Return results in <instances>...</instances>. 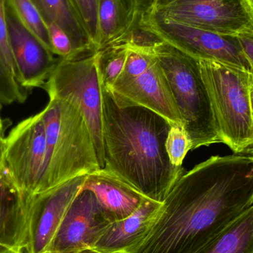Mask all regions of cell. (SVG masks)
I'll return each mask as SVG.
<instances>
[{"label": "cell", "mask_w": 253, "mask_h": 253, "mask_svg": "<svg viewBox=\"0 0 253 253\" xmlns=\"http://www.w3.org/2000/svg\"><path fill=\"white\" fill-rule=\"evenodd\" d=\"M253 206V155L212 156L183 173L132 253H195Z\"/></svg>", "instance_id": "1"}, {"label": "cell", "mask_w": 253, "mask_h": 253, "mask_svg": "<svg viewBox=\"0 0 253 253\" xmlns=\"http://www.w3.org/2000/svg\"><path fill=\"white\" fill-rule=\"evenodd\" d=\"M102 98L104 168L147 199L163 203L184 173L182 167L174 166L167 153L166 140L172 125L103 85Z\"/></svg>", "instance_id": "2"}, {"label": "cell", "mask_w": 253, "mask_h": 253, "mask_svg": "<svg viewBox=\"0 0 253 253\" xmlns=\"http://www.w3.org/2000/svg\"><path fill=\"white\" fill-rule=\"evenodd\" d=\"M153 53L166 77L191 150L222 143L199 59L162 40Z\"/></svg>", "instance_id": "3"}, {"label": "cell", "mask_w": 253, "mask_h": 253, "mask_svg": "<svg viewBox=\"0 0 253 253\" xmlns=\"http://www.w3.org/2000/svg\"><path fill=\"white\" fill-rule=\"evenodd\" d=\"M41 114L47 140L44 191L100 169L90 129L77 108L50 98Z\"/></svg>", "instance_id": "4"}, {"label": "cell", "mask_w": 253, "mask_h": 253, "mask_svg": "<svg viewBox=\"0 0 253 253\" xmlns=\"http://www.w3.org/2000/svg\"><path fill=\"white\" fill-rule=\"evenodd\" d=\"M199 63L221 142L236 154L249 155L253 149V74L214 61Z\"/></svg>", "instance_id": "5"}, {"label": "cell", "mask_w": 253, "mask_h": 253, "mask_svg": "<svg viewBox=\"0 0 253 253\" xmlns=\"http://www.w3.org/2000/svg\"><path fill=\"white\" fill-rule=\"evenodd\" d=\"M43 88L49 98L62 99L83 114L91 133L98 161L105 168L102 138V85L97 50L88 49L58 59Z\"/></svg>", "instance_id": "6"}, {"label": "cell", "mask_w": 253, "mask_h": 253, "mask_svg": "<svg viewBox=\"0 0 253 253\" xmlns=\"http://www.w3.org/2000/svg\"><path fill=\"white\" fill-rule=\"evenodd\" d=\"M0 164L23 194L44 191L47 168V140L41 112L22 120L0 146Z\"/></svg>", "instance_id": "7"}, {"label": "cell", "mask_w": 253, "mask_h": 253, "mask_svg": "<svg viewBox=\"0 0 253 253\" xmlns=\"http://www.w3.org/2000/svg\"><path fill=\"white\" fill-rule=\"evenodd\" d=\"M128 46L124 71L107 88L125 100L158 113L172 126H181L166 77L153 50Z\"/></svg>", "instance_id": "8"}, {"label": "cell", "mask_w": 253, "mask_h": 253, "mask_svg": "<svg viewBox=\"0 0 253 253\" xmlns=\"http://www.w3.org/2000/svg\"><path fill=\"white\" fill-rule=\"evenodd\" d=\"M140 23L163 41L199 60L230 65L253 74L238 36L223 35L165 17L153 10Z\"/></svg>", "instance_id": "9"}, {"label": "cell", "mask_w": 253, "mask_h": 253, "mask_svg": "<svg viewBox=\"0 0 253 253\" xmlns=\"http://www.w3.org/2000/svg\"><path fill=\"white\" fill-rule=\"evenodd\" d=\"M156 10L165 17L223 35L253 28L251 0H169Z\"/></svg>", "instance_id": "10"}, {"label": "cell", "mask_w": 253, "mask_h": 253, "mask_svg": "<svg viewBox=\"0 0 253 253\" xmlns=\"http://www.w3.org/2000/svg\"><path fill=\"white\" fill-rule=\"evenodd\" d=\"M85 177H76L31 196L23 253L47 252Z\"/></svg>", "instance_id": "11"}, {"label": "cell", "mask_w": 253, "mask_h": 253, "mask_svg": "<svg viewBox=\"0 0 253 253\" xmlns=\"http://www.w3.org/2000/svg\"><path fill=\"white\" fill-rule=\"evenodd\" d=\"M111 222L90 190H81L74 199L47 252L75 253L93 248Z\"/></svg>", "instance_id": "12"}, {"label": "cell", "mask_w": 253, "mask_h": 253, "mask_svg": "<svg viewBox=\"0 0 253 253\" xmlns=\"http://www.w3.org/2000/svg\"><path fill=\"white\" fill-rule=\"evenodd\" d=\"M7 32L17 71L18 81L27 90L43 87L58 59L53 53L18 17L5 0Z\"/></svg>", "instance_id": "13"}, {"label": "cell", "mask_w": 253, "mask_h": 253, "mask_svg": "<svg viewBox=\"0 0 253 253\" xmlns=\"http://www.w3.org/2000/svg\"><path fill=\"white\" fill-rule=\"evenodd\" d=\"M81 190H90L95 195L111 223L130 216L148 199L123 178L105 168L86 175Z\"/></svg>", "instance_id": "14"}, {"label": "cell", "mask_w": 253, "mask_h": 253, "mask_svg": "<svg viewBox=\"0 0 253 253\" xmlns=\"http://www.w3.org/2000/svg\"><path fill=\"white\" fill-rule=\"evenodd\" d=\"M162 205L147 199L130 216L111 223L93 249L111 253H133L150 233Z\"/></svg>", "instance_id": "15"}, {"label": "cell", "mask_w": 253, "mask_h": 253, "mask_svg": "<svg viewBox=\"0 0 253 253\" xmlns=\"http://www.w3.org/2000/svg\"><path fill=\"white\" fill-rule=\"evenodd\" d=\"M30 198L0 167V253L23 251Z\"/></svg>", "instance_id": "16"}, {"label": "cell", "mask_w": 253, "mask_h": 253, "mask_svg": "<svg viewBox=\"0 0 253 253\" xmlns=\"http://www.w3.org/2000/svg\"><path fill=\"white\" fill-rule=\"evenodd\" d=\"M96 50L127 37L139 25L130 0H98Z\"/></svg>", "instance_id": "17"}, {"label": "cell", "mask_w": 253, "mask_h": 253, "mask_svg": "<svg viewBox=\"0 0 253 253\" xmlns=\"http://www.w3.org/2000/svg\"><path fill=\"white\" fill-rule=\"evenodd\" d=\"M32 1L46 25L56 24L66 32L76 52L96 49L70 0H32Z\"/></svg>", "instance_id": "18"}, {"label": "cell", "mask_w": 253, "mask_h": 253, "mask_svg": "<svg viewBox=\"0 0 253 253\" xmlns=\"http://www.w3.org/2000/svg\"><path fill=\"white\" fill-rule=\"evenodd\" d=\"M195 253H253V206Z\"/></svg>", "instance_id": "19"}, {"label": "cell", "mask_w": 253, "mask_h": 253, "mask_svg": "<svg viewBox=\"0 0 253 253\" xmlns=\"http://www.w3.org/2000/svg\"><path fill=\"white\" fill-rule=\"evenodd\" d=\"M127 40H120L97 50V66L102 85L110 87L124 71L128 53Z\"/></svg>", "instance_id": "20"}, {"label": "cell", "mask_w": 253, "mask_h": 253, "mask_svg": "<svg viewBox=\"0 0 253 253\" xmlns=\"http://www.w3.org/2000/svg\"><path fill=\"white\" fill-rule=\"evenodd\" d=\"M21 22L32 31L50 50L47 25L32 0H7Z\"/></svg>", "instance_id": "21"}, {"label": "cell", "mask_w": 253, "mask_h": 253, "mask_svg": "<svg viewBox=\"0 0 253 253\" xmlns=\"http://www.w3.org/2000/svg\"><path fill=\"white\" fill-rule=\"evenodd\" d=\"M28 95V90L12 75L0 53V103H23Z\"/></svg>", "instance_id": "22"}, {"label": "cell", "mask_w": 253, "mask_h": 253, "mask_svg": "<svg viewBox=\"0 0 253 253\" xmlns=\"http://www.w3.org/2000/svg\"><path fill=\"white\" fill-rule=\"evenodd\" d=\"M166 150L171 163L175 167H182L183 161L191 145L182 126H172L166 140Z\"/></svg>", "instance_id": "23"}, {"label": "cell", "mask_w": 253, "mask_h": 253, "mask_svg": "<svg viewBox=\"0 0 253 253\" xmlns=\"http://www.w3.org/2000/svg\"><path fill=\"white\" fill-rule=\"evenodd\" d=\"M88 33L95 48L97 47L98 0H70Z\"/></svg>", "instance_id": "24"}, {"label": "cell", "mask_w": 253, "mask_h": 253, "mask_svg": "<svg viewBox=\"0 0 253 253\" xmlns=\"http://www.w3.org/2000/svg\"><path fill=\"white\" fill-rule=\"evenodd\" d=\"M47 27L50 49L53 54L57 55L61 58H65L77 53L71 39L63 29L53 23L48 24Z\"/></svg>", "instance_id": "25"}, {"label": "cell", "mask_w": 253, "mask_h": 253, "mask_svg": "<svg viewBox=\"0 0 253 253\" xmlns=\"http://www.w3.org/2000/svg\"><path fill=\"white\" fill-rule=\"evenodd\" d=\"M0 53L6 66L18 81L17 71L9 42L5 13V0H0Z\"/></svg>", "instance_id": "26"}, {"label": "cell", "mask_w": 253, "mask_h": 253, "mask_svg": "<svg viewBox=\"0 0 253 253\" xmlns=\"http://www.w3.org/2000/svg\"><path fill=\"white\" fill-rule=\"evenodd\" d=\"M135 19L138 23L154 9L156 0H130Z\"/></svg>", "instance_id": "27"}, {"label": "cell", "mask_w": 253, "mask_h": 253, "mask_svg": "<svg viewBox=\"0 0 253 253\" xmlns=\"http://www.w3.org/2000/svg\"><path fill=\"white\" fill-rule=\"evenodd\" d=\"M238 37L253 73V28L241 33Z\"/></svg>", "instance_id": "28"}, {"label": "cell", "mask_w": 253, "mask_h": 253, "mask_svg": "<svg viewBox=\"0 0 253 253\" xmlns=\"http://www.w3.org/2000/svg\"><path fill=\"white\" fill-rule=\"evenodd\" d=\"M1 104L0 103V146H1V142H2L3 138H4V120L1 118Z\"/></svg>", "instance_id": "29"}, {"label": "cell", "mask_w": 253, "mask_h": 253, "mask_svg": "<svg viewBox=\"0 0 253 253\" xmlns=\"http://www.w3.org/2000/svg\"><path fill=\"white\" fill-rule=\"evenodd\" d=\"M75 253H111L102 252V251H98V250L93 249V248H88V249L83 250Z\"/></svg>", "instance_id": "30"}, {"label": "cell", "mask_w": 253, "mask_h": 253, "mask_svg": "<svg viewBox=\"0 0 253 253\" xmlns=\"http://www.w3.org/2000/svg\"><path fill=\"white\" fill-rule=\"evenodd\" d=\"M251 108H252V115L253 121V74L251 77ZM250 155V154H249Z\"/></svg>", "instance_id": "31"}, {"label": "cell", "mask_w": 253, "mask_h": 253, "mask_svg": "<svg viewBox=\"0 0 253 253\" xmlns=\"http://www.w3.org/2000/svg\"><path fill=\"white\" fill-rule=\"evenodd\" d=\"M169 1V0H156V4H155V7H159V6L162 5V4H165V3H166L167 1Z\"/></svg>", "instance_id": "32"}, {"label": "cell", "mask_w": 253, "mask_h": 253, "mask_svg": "<svg viewBox=\"0 0 253 253\" xmlns=\"http://www.w3.org/2000/svg\"><path fill=\"white\" fill-rule=\"evenodd\" d=\"M12 253H23V251H15V252H13Z\"/></svg>", "instance_id": "33"}, {"label": "cell", "mask_w": 253, "mask_h": 253, "mask_svg": "<svg viewBox=\"0 0 253 253\" xmlns=\"http://www.w3.org/2000/svg\"><path fill=\"white\" fill-rule=\"evenodd\" d=\"M251 4H252L253 7V0H251Z\"/></svg>", "instance_id": "34"}, {"label": "cell", "mask_w": 253, "mask_h": 253, "mask_svg": "<svg viewBox=\"0 0 253 253\" xmlns=\"http://www.w3.org/2000/svg\"><path fill=\"white\" fill-rule=\"evenodd\" d=\"M251 155H253V150L251 151Z\"/></svg>", "instance_id": "35"}, {"label": "cell", "mask_w": 253, "mask_h": 253, "mask_svg": "<svg viewBox=\"0 0 253 253\" xmlns=\"http://www.w3.org/2000/svg\"><path fill=\"white\" fill-rule=\"evenodd\" d=\"M48 253V252H46V253Z\"/></svg>", "instance_id": "36"}, {"label": "cell", "mask_w": 253, "mask_h": 253, "mask_svg": "<svg viewBox=\"0 0 253 253\" xmlns=\"http://www.w3.org/2000/svg\"><path fill=\"white\" fill-rule=\"evenodd\" d=\"M0 167H1V164H0Z\"/></svg>", "instance_id": "37"}]
</instances>
